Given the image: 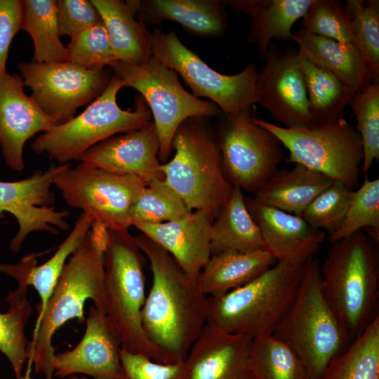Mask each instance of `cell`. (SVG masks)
<instances>
[{
    "label": "cell",
    "instance_id": "6da1fadb",
    "mask_svg": "<svg viewBox=\"0 0 379 379\" xmlns=\"http://www.w3.org/2000/svg\"><path fill=\"white\" fill-rule=\"evenodd\" d=\"M135 239L152 272L141 311L145 333L168 364L185 361L206 324L208 297L167 251L143 234Z\"/></svg>",
    "mask_w": 379,
    "mask_h": 379
},
{
    "label": "cell",
    "instance_id": "7a4b0ae2",
    "mask_svg": "<svg viewBox=\"0 0 379 379\" xmlns=\"http://www.w3.org/2000/svg\"><path fill=\"white\" fill-rule=\"evenodd\" d=\"M109 228L93 221L87 234L72 253L41 314L38 315L32 340L27 345V360L36 373L53 378L55 352L52 339L67 321H85L84 305L88 299L105 312L103 254Z\"/></svg>",
    "mask_w": 379,
    "mask_h": 379
},
{
    "label": "cell",
    "instance_id": "3957f363",
    "mask_svg": "<svg viewBox=\"0 0 379 379\" xmlns=\"http://www.w3.org/2000/svg\"><path fill=\"white\" fill-rule=\"evenodd\" d=\"M378 244L359 231L332 243L320 265L324 296L349 345L379 316Z\"/></svg>",
    "mask_w": 379,
    "mask_h": 379
},
{
    "label": "cell",
    "instance_id": "277c9868",
    "mask_svg": "<svg viewBox=\"0 0 379 379\" xmlns=\"http://www.w3.org/2000/svg\"><path fill=\"white\" fill-rule=\"evenodd\" d=\"M172 149L173 157L161 166L164 180L189 211H204L213 222L233 186L224 173L217 140L206 118L184 120L173 135Z\"/></svg>",
    "mask_w": 379,
    "mask_h": 379
},
{
    "label": "cell",
    "instance_id": "5b68a950",
    "mask_svg": "<svg viewBox=\"0 0 379 379\" xmlns=\"http://www.w3.org/2000/svg\"><path fill=\"white\" fill-rule=\"evenodd\" d=\"M304 267L277 262L249 283L208 297L206 324L251 339L273 335L296 298Z\"/></svg>",
    "mask_w": 379,
    "mask_h": 379
},
{
    "label": "cell",
    "instance_id": "8992f818",
    "mask_svg": "<svg viewBox=\"0 0 379 379\" xmlns=\"http://www.w3.org/2000/svg\"><path fill=\"white\" fill-rule=\"evenodd\" d=\"M103 265L106 315L122 347L157 362L168 364L164 354L148 339L142 327L141 311L146 298L145 258L128 230L109 229Z\"/></svg>",
    "mask_w": 379,
    "mask_h": 379
},
{
    "label": "cell",
    "instance_id": "52a82bcc",
    "mask_svg": "<svg viewBox=\"0 0 379 379\" xmlns=\"http://www.w3.org/2000/svg\"><path fill=\"white\" fill-rule=\"evenodd\" d=\"M320 263L305 262L296 298L273 335L301 360L309 379H321L331 359L349 345L323 293Z\"/></svg>",
    "mask_w": 379,
    "mask_h": 379
},
{
    "label": "cell",
    "instance_id": "ba28073f",
    "mask_svg": "<svg viewBox=\"0 0 379 379\" xmlns=\"http://www.w3.org/2000/svg\"><path fill=\"white\" fill-rule=\"evenodd\" d=\"M123 87L121 81L112 74L105 91L82 113L37 136L31 144L32 151L60 164H70L98 143L151 121V111L141 95L135 97L133 110L119 107L117 95Z\"/></svg>",
    "mask_w": 379,
    "mask_h": 379
},
{
    "label": "cell",
    "instance_id": "9c48e42d",
    "mask_svg": "<svg viewBox=\"0 0 379 379\" xmlns=\"http://www.w3.org/2000/svg\"><path fill=\"white\" fill-rule=\"evenodd\" d=\"M124 87L138 91L147 104L159 140V159L168 161L173 135L185 119L192 117H218L219 107L196 98L180 84L177 73L153 55L144 64L133 66L117 62L109 67Z\"/></svg>",
    "mask_w": 379,
    "mask_h": 379
},
{
    "label": "cell",
    "instance_id": "30bf717a",
    "mask_svg": "<svg viewBox=\"0 0 379 379\" xmlns=\"http://www.w3.org/2000/svg\"><path fill=\"white\" fill-rule=\"evenodd\" d=\"M253 120L288 149V162L319 172L352 190L358 187L364 159L361 140L344 118L310 128H286L256 116Z\"/></svg>",
    "mask_w": 379,
    "mask_h": 379
},
{
    "label": "cell",
    "instance_id": "8fae6325",
    "mask_svg": "<svg viewBox=\"0 0 379 379\" xmlns=\"http://www.w3.org/2000/svg\"><path fill=\"white\" fill-rule=\"evenodd\" d=\"M152 52L182 77L194 96L209 98L224 114L234 115L256 103L254 63L236 74H220L185 46L174 30L165 33L158 28L152 32Z\"/></svg>",
    "mask_w": 379,
    "mask_h": 379
},
{
    "label": "cell",
    "instance_id": "7c38bea8",
    "mask_svg": "<svg viewBox=\"0 0 379 379\" xmlns=\"http://www.w3.org/2000/svg\"><path fill=\"white\" fill-rule=\"evenodd\" d=\"M53 185L71 207L82 210L93 221L112 230H128L130 212L146 184L128 175L112 173L80 163L58 172Z\"/></svg>",
    "mask_w": 379,
    "mask_h": 379
},
{
    "label": "cell",
    "instance_id": "4fadbf2b",
    "mask_svg": "<svg viewBox=\"0 0 379 379\" xmlns=\"http://www.w3.org/2000/svg\"><path fill=\"white\" fill-rule=\"evenodd\" d=\"M253 109L234 115L222 112L215 138L229 182L255 194L278 169L284 154L279 139L254 123Z\"/></svg>",
    "mask_w": 379,
    "mask_h": 379
},
{
    "label": "cell",
    "instance_id": "5bb4252c",
    "mask_svg": "<svg viewBox=\"0 0 379 379\" xmlns=\"http://www.w3.org/2000/svg\"><path fill=\"white\" fill-rule=\"evenodd\" d=\"M17 67L25 86L39 107L58 124L68 121L77 110L90 105L107 88L108 69H88L69 62H22Z\"/></svg>",
    "mask_w": 379,
    "mask_h": 379
},
{
    "label": "cell",
    "instance_id": "9a60e30c",
    "mask_svg": "<svg viewBox=\"0 0 379 379\" xmlns=\"http://www.w3.org/2000/svg\"><path fill=\"white\" fill-rule=\"evenodd\" d=\"M264 60L255 81L256 103L284 127L313 126L297 49L287 46L283 51L272 43Z\"/></svg>",
    "mask_w": 379,
    "mask_h": 379
},
{
    "label": "cell",
    "instance_id": "2e32d148",
    "mask_svg": "<svg viewBox=\"0 0 379 379\" xmlns=\"http://www.w3.org/2000/svg\"><path fill=\"white\" fill-rule=\"evenodd\" d=\"M36 171L30 177L18 181H0V214L11 213L17 220L18 230L9 246L18 252L27 237L36 231L57 233L67 230V211H56L54 194L51 191L55 175L67 165Z\"/></svg>",
    "mask_w": 379,
    "mask_h": 379
},
{
    "label": "cell",
    "instance_id": "e0dca14e",
    "mask_svg": "<svg viewBox=\"0 0 379 379\" xmlns=\"http://www.w3.org/2000/svg\"><path fill=\"white\" fill-rule=\"evenodd\" d=\"M24 86L20 74L0 77V147L6 165L18 172L25 168L26 142L58 125L25 93Z\"/></svg>",
    "mask_w": 379,
    "mask_h": 379
},
{
    "label": "cell",
    "instance_id": "ac0fdd59",
    "mask_svg": "<svg viewBox=\"0 0 379 379\" xmlns=\"http://www.w3.org/2000/svg\"><path fill=\"white\" fill-rule=\"evenodd\" d=\"M159 140L153 121L110 137L88 149L81 163L112 173L135 176L146 185L164 179L159 159Z\"/></svg>",
    "mask_w": 379,
    "mask_h": 379
},
{
    "label": "cell",
    "instance_id": "d6986e66",
    "mask_svg": "<svg viewBox=\"0 0 379 379\" xmlns=\"http://www.w3.org/2000/svg\"><path fill=\"white\" fill-rule=\"evenodd\" d=\"M84 335L72 350L55 354L54 375L84 373L95 379H121V340L106 313L90 307Z\"/></svg>",
    "mask_w": 379,
    "mask_h": 379
},
{
    "label": "cell",
    "instance_id": "ffe728a7",
    "mask_svg": "<svg viewBox=\"0 0 379 379\" xmlns=\"http://www.w3.org/2000/svg\"><path fill=\"white\" fill-rule=\"evenodd\" d=\"M245 202L260 231L264 248L277 262L304 264L319 250L325 232L300 215L263 205L253 197H245Z\"/></svg>",
    "mask_w": 379,
    "mask_h": 379
},
{
    "label": "cell",
    "instance_id": "44dd1931",
    "mask_svg": "<svg viewBox=\"0 0 379 379\" xmlns=\"http://www.w3.org/2000/svg\"><path fill=\"white\" fill-rule=\"evenodd\" d=\"M251 340L206 324L185 360L188 379H255L249 363Z\"/></svg>",
    "mask_w": 379,
    "mask_h": 379
},
{
    "label": "cell",
    "instance_id": "7402d4cb",
    "mask_svg": "<svg viewBox=\"0 0 379 379\" xmlns=\"http://www.w3.org/2000/svg\"><path fill=\"white\" fill-rule=\"evenodd\" d=\"M133 226L167 251L194 279H197L211 255L212 221L204 211H192L173 221L138 223Z\"/></svg>",
    "mask_w": 379,
    "mask_h": 379
},
{
    "label": "cell",
    "instance_id": "603a6c76",
    "mask_svg": "<svg viewBox=\"0 0 379 379\" xmlns=\"http://www.w3.org/2000/svg\"><path fill=\"white\" fill-rule=\"evenodd\" d=\"M135 18L144 25L165 20L180 24L187 32L201 38L222 36L228 17L226 0H127Z\"/></svg>",
    "mask_w": 379,
    "mask_h": 379
},
{
    "label": "cell",
    "instance_id": "cb8c5ba5",
    "mask_svg": "<svg viewBox=\"0 0 379 379\" xmlns=\"http://www.w3.org/2000/svg\"><path fill=\"white\" fill-rule=\"evenodd\" d=\"M313 0H226L232 11L251 19L247 41L264 60L272 39L291 40L292 27L302 18Z\"/></svg>",
    "mask_w": 379,
    "mask_h": 379
},
{
    "label": "cell",
    "instance_id": "d4e9b609",
    "mask_svg": "<svg viewBox=\"0 0 379 379\" xmlns=\"http://www.w3.org/2000/svg\"><path fill=\"white\" fill-rule=\"evenodd\" d=\"M291 40L298 46L299 57L332 74L354 91L373 82L354 45L316 35L303 29L293 33Z\"/></svg>",
    "mask_w": 379,
    "mask_h": 379
},
{
    "label": "cell",
    "instance_id": "484cf974",
    "mask_svg": "<svg viewBox=\"0 0 379 379\" xmlns=\"http://www.w3.org/2000/svg\"><path fill=\"white\" fill-rule=\"evenodd\" d=\"M277 262L265 248L213 254L199 273L197 283L207 297H220L253 281Z\"/></svg>",
    "mask_w": 379,
    "mask_h": 379
},
{
    "label": "cell",
    "instance_id": "4316f807",
    "mask_svg": "<svg viewBox=\"0 0 379 379\" xmlns=\"http://www.w3.org/2000/svg\"><path fill=\"white\" fill-rule=\"evenodd\" d=\"M334 180L301 164L277 169L255 192L260 204L300 215Z\"/></svg>",
    "mask_w": 379,
    "mask_h": 379
},
{
    "label": "cell",
    "instance_id": "83f0119b",
    "mask_svg": "<svg viewBox=\"0 0 379 379\" xmlns=\"http://www.w3.org/2000/svg\"><path fill=\"white\" fill-rule=\"evenodd\" d=\"M93 222L84 213L79 216L67 237L59 246L54 255L46 262L36 265V255L25 256L16 264H0V272L17 279H23L32 286L41 298L38 314L44 310L67 260L81 243Z\"/></svg>",
    "mask_w": 379,
    "mask_h": 379
},
{
    "label": "cell",
    "instance_id": "f1b7e54d",
    "mask_svg": "<svg viewBox=\"0 0 379 379\" xmlns=\"http://www.w3.org/2000/svg\"><path fill=\"white\" fill-rule=\"evenodd\" d=\"M100 13L119 62L140 66L152 56V32L133 15L126 1L91 0Z\"/></svg>",
    "mask_w": 379,
    "mask_h": 379
},
{
    "label": "cell",
    "instance_id": "f546056e",
    "mask_svg": "<svg viewBox=\"0 0 379 379\" xmlns=\"http://www.w3.org/2000/svg\"><path fill=\"white\" fill-rule=\"evenodd\" d=\"M262 248L260 231L246 207L242 190L233 187L227 203L212 222L211 255L228 251L247 253Z\"/></svg>",
    "mask_w": 379,
    "mask_h": 379
},
{
    "label": "cell",
    "instance_id": "4dcf8cb0",
    "mask_svg": "<svg viewBox=\"0 0 379 379\" xmlns=\"http://www.w3.org/2000/svg\"><path fill=\"white\" fill-rule=\"evenodd\" d=\"M297 63L305 79L314 126L343 119L345 108L350 105L356 91L298 53Z\"/></svg>",
    "mask_w": 379,
    "mask_h": 379
},
{
    "label": "cell",
    "instance_id": "1f68e13d",
    "mask_svg": "<svg viewBox=\"0 0 379 379\" xmlns=\"http://www.w3.org/2000/svg\"><path fill=\"white\" fill-rule=\"evenodd\" d=\"M21 29L34 43L32 61L44 63L67 62V47L60 40L55 0H21Z\"/></svg>",
    "mask_w": 379,
    "mask_h": 379
},
{
    "label": "cell",
    "instance_id": "d6a6232c",
    "mask_svg": "<svg viewBox=\"0 0 379 379\" xmlns=\"http://www.w3.org/2000/svg\"><path fill=\"white\" fill-rule=\"evenodd\" d=\"M321 379H379V316L331 359Z\"/></svg>",
    "mask_w": 379,
    "mask_h": 379
},
{
    "label": "cell",
    "instance_id": "836d02e7",
    "mask_svg": "<svg viewBox=\"0 0 379 379\" xmlns=\"http://www.w3.org/2000/svg\"><path fill=\"white\" fill-rule=\"evenodd\" d=\"M17 281V288L9 291L6 297L7 312L0 313V352L11 364L15 379H26L22 375L29 343L25 330L32 307L27 297L29 286L22 279Z\"/></svg>",
    "mask_w": 379,
    "mask_h": 379
},
{
    "label": "cell",
    "instance_id": "e575fe53",
    "mask_svg": "<svg viewBox=\"0 0 379 379\" xmlns=\"http://www.w3.org/2000/svg\"><path fill=\"white\" fill-rule=\"evenodd\" d=\"M249 363L255 379H307L305 368L295 352L273 335L251 340Z\"/></svg>",
    "mask_w": 379,
    "mask_h": 379
},
{
    "label": "cell",
    "instance_id": "d590c367",
    "mask_svg": "<svg viewBox=\"0 0 379 379\" xmlns=\"http://www.w3.org/2000/svg\"><path fill=\"white\" fill-rule=\"evenodd\" d=\"M190 211L164 179L146 185L134 202L130 218L131 226L138 223L157 224L180 219Z\"/></svg>",
    "mask_w": 379,
    "mask_h": 379
},
{
    "label": "cell",
    "instance_id": "8d00e7d4",
    "mask_svg": "<svg viewBox=\"0 0 379 379\" xmlns=\"http://www.w3.org/2000/svg\"><path fill=\"white\" fill-rule=\"evenodd\" d=\"M352 29L373 82H379V1L348 0Z\"/></svg>",
    "mask_w": 379,
    "mask_h": 379
},
{
    "label": "cell",
    "instance_id": "74e56055",
    "mask_svg": "<svg viewBox=\"0 0 379 379\" xmlns=\"http://www.w3.org/2000/svg\"><path fill=\"white\" fill-rule=\"evenodd\" d=\"M368 234L377 244L379 237V179L369 180L366 176L361 186L354 190L346 215L340 227L329 234L331 243L347 238L361 231Z\"/></svg>",
    "mask_w": 379,
    "mask_h": 379
},
{
    "label": "cell",
    "instance_id": "f35d334b",
    "mask_svg": "<svg viewBox=\"0 0 379 379\" xmlns=\"http://www.w3.org/2000/svg\"><path fill=\"white\" fill-rule=\"evenodd\" d=\"M350 106L363 147L361 172L366 173L379 160V82L369 83L356 92Z\"/></svg>",
    "mask_w": 379,
    "mask_h": 379
},
{
    "label": "cell",
    "instance_id": "ab89813d",
    "mask_svg": "<svg viewBox=\"0 0 379 379\" xmlns=\"http://www.w3.org/2000/svg\"><path fill=\"white\" fill-rule=\"evenodd\" d=\"M302 26L312 34L356 46L350 12L338 1L313 0L302 18Z\"/></svg>",
    "mask_w": 379,
    "mask_h": 379
},
{
    "label": "cell",
    "instance_id": "60d3db41",
    "mask_svg": "<svg viewBox=\"0 0 379 379\" xmlns=\"http://www.w3.org/2000/svg\"><path fill=\"white\" fill-rule=\"evenodd\" d=\"M354 193L342 182L333 180L300 215L314 228L326 230L330 234L343 222Z\"/></svg>",
    "mask_w": 379,
    "mask_h": 379
},
{
    "label": "cell",
    "instance_id": "b9f144b4",
    "mask_svg": "<svg viewBox=\"0 0 379 379\" xmlns=\"http://www.w3.org/2000/svg\"><path fill=\"white\" fill-rule=\"evenodd\" d=\"M66 47L67 62L88 69H102L119 62L103 21L72 37Z\"/></svg>",
    "mask_w": 379,
    "mask_h": 379
},
{
    "label": "cell",
    "instance_id": "7bdbcfd3",
    "mask_svg": "<svg viewBox=\"0 0 379 379\" xmlns=\"http://www.w3.org/2000/svg\"><path fill=\"white\" fill-rule=\"evenodd\" d=\"M120 361L121 379H188L185 361L161 364L121 347Z\"/></svg>",
    "mask_w": 379,
    "mask_h": 379
},
{
    "label": "cell",
    "instance_id": "ee69618b",
    "mask_svg": "<svg viewBox=\"0 0 379 379\" xmlns=\"http://www.w3.org/2000/svg\"><path fill=\"white\" fill-rule=\"evenodd\" d=\"M55 8L60 36L74 37L103 21L91 0H56Z\"/></svg>",
    "mask_w": 379,
    "mask_h": 379
},
{
    "label": "cell",
    "instance_id": "f6af8a7d",
    "mask_svg": "<svg viewBox=\"0 0 379 379\" xmlns=\"http://www.w3.org/2000/svg\"><path fill=\"white\" fill-rule=\"evenodd\" d=\"M21 0H0V77L7 73L6 65L11 43L21 30Z\"/></svg>",
    "mask_w": 379,
    "mask_h": 379
},
{
    "label": "cell",
    "instance_id": "bcb514c9",
    "mask_svg": "<svg viewBox=\"0 0 379 379\" xmlns=\"http://www.w3.org/2000/svg\"><path fill=\"white\" fill-rule=\"evenodd\" d=\"M69 379H87V378H79V377L77 376L76 375H69Z\"/></svg>",
    "mask_w": 379,
    "mask_h": 379
},
{
    "label": "cell",
    "instance_id": "7dc6e473",
    "mask_svg": "<svg viewBox=\"0 0 379 379\" xmlns=\"http://www.w3.org/2000/svg\"><path fill=\"white\" fill-rule=\"evenodd\" d=\"M47 379H52V378H47Z\"/></svg>",
    "mask_w": 379,
    "mask_h": 379
},
{
    "label": "cell",
    "instance_id": "c3c4849f",
    "mask_svg": "<svg viewBox=\"0 0 379 379\" xmlns=\"http://www.w3.org/2000/svg\"><path fill=\"white\" fill-rule=\"evenodd\" d=\"M307 379H309L308 378Z\"/></svg>",
    "mask_w": 379,
    "mask_h": 379
}]
</instances>
